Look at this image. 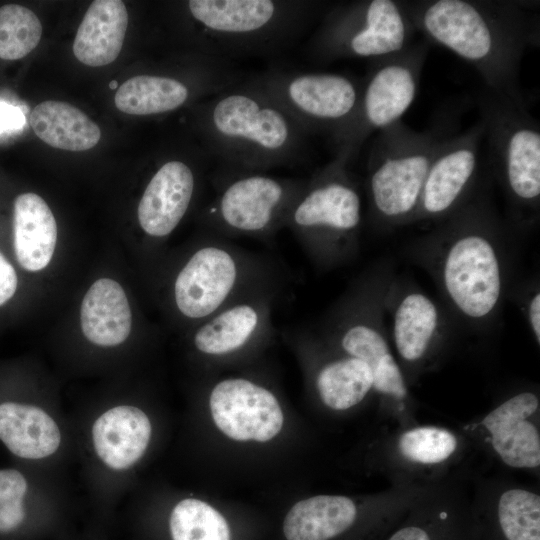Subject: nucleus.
Masks as SVG:
<instances>
[{"label":"nucleus","mask_w":540,"mask_h":540,"mask_svg":"<svg viewBox=\"0 0 540 540\" xmlns=\"http://www.w3.org/2000/svg\"><path fill=\"white\" fill-rule=\"evenodd\" d=\"M380 540H472L470 518L452 509H417Z\"/></svg>","instance_id":"c85d7f7f"},{"label":"nucleus","mask_w":540,"mask_h":540,"mask_svg":"<svg viewBox=\"0 0 540 540\" xmlns=\"http://www.w3.org/2000/svg\"><path fill=\"white\" fill-rule=\"evenodd\" d=\"M348 165L334 157L307 178L285 223L311 262L324 271L351 262L360 248L362 198Z\"/></svg>","instance_id":"423d86ee"},{"label":"nucleus","mask_w":540,"mask_h":540,"mask_svg":"<svg viewBox=\"0 0 540 540\" xmlns=\"http://www.w3.org/2000/svg\"><path fill=\"white\" fill-rule=\"evenodd\" d=\"M415 29L402 1L362 0L333 5L305 43L316 62L386 57L411 44Z\"/></svg>","instance_id":"9b49d317"},{"label":"nucleus","mask_w":540,"mask_h":540,"mask_svg":"<svg viewBox=\"0 0 540 540\" xmlns=\"http://www.w3.org/2000/svg\"><path fill=\"white\" fill-rule=\"evenodd\" d=\"M24 475L15 469H0V534H11L23 524L27 492Z\"/></svg>","instance_id":"473e14b6"},{"label":"nucleus","mask_w":540,"mask_h":540,"mask_svg":"<svg viewBox=\"0 0 540 540\" xmlns=\"http://www.w3.org/2000/svg\"><path fill=\"white\" fill-rule=\"evenodd\" d=\"M116 86H117V81H111L110 88L114 89V88H116Z\"/></svg>","instance_id":"e433bc0d"},{"label":"nucleus","mask_w":540,"mask_h":540,"mask_svg":"<svg viewBox=\"0 0 540 540\" xmlns=\"http://www.w3.org/2000/svg\"><path fill=\"white\" fill-rule=\"evenodd\" d=\"M185 6L198 55L232 63L288 51L326 7L308 0H189Z\"/></svg>","instance_id":"20e7f679"},{"label":"nucleus","mask_w":540,"mask_h":540,"mask_svg":"<svg viewBox=\"0 0 540 540\" xmlns=\"http://www.w3.org/2000/svg\"><path fill=\"white\" fill-rule=\"evenodd\" d=\"M17 285L18 278L15 269L0 253V306L14 296Z\"/></svg>","instance_id":"f704fd0d"},{"label":"nucleus","mask_w":540,"mask_h":540,"mask_svg":"<svg viewBox=\"0 0 540 540\" xmlns=\"http://www.w3.org/2000/svg\"><path fill=\"white\" fill-rule=\"evenodd\" d=\"M313 373V385L321 402L328 408L344 411L360 404L372 391L373 376L361 360L351 357L330 344V354L322 351ZM323 338V337H322Z\"/></svg>","instance_id":"412c9836"},{"label":"nucleus","mask_w":540,"mask_h":540,"mask_svg":"<svg viewBox=\"0 0 540 540\" xmlns=\"http://www.w3.org/2000/svg\"><path fill=\"white\" fill-rule=\"evenodd\" d=\"M80 322L84 336L96 345L124 342L131 332L132 314L121 285L109 278L95 281L83 298Z\"/></svg>","instance_id":"b1692460"},{"label":"nucleus","mask_w":540,"mask_h":540,"mask_svg":"<svg viewBox=\"0 0 540 540\" xmlns=\"http://www.w3.org/2000/svg\"><path fill=\"white\" fill-rule=\"evenodd\" d=\"M170 531L173 540H230L225 518L208 503L194 498L174 507Z\"/></svg>","instance_id":"c756f323"},{"label":"nucleus","mask_w":540,"mask_h":540,"mask_svg":"<svg viewBox=\"0 0 540 540\" xmlns=\"http://www.w3.org/2000/svg\"><path fill=\"white\" fill-rule=\"evenodd\" d=\"M277 293L278 287L257 291L194 325L192 342L197 352L211 358H226L272 336Z\"/></svg>","instance_id":"dca6fc26"},{"label":"nucleus","mask_w":540,"mask_h":540,"mask_svg":"<svg viewBox=\"0 0 540 540\" xmlns=\"http://www.w3.org/2000/svg\"><path fill=\"white\" fill-rule=\"evenodd\" d=\"M455 127L449 114H440L422 131L399 121L377 133L365 180L375 225L393 228L412 223L428 171Z\"/></svg>","instance_id":"39448f33"},{"label":"nucleus","mask_w":540,"mask_h":540,"mask_svg":"<svg viewBox=\"0 0 540 540\" xmlns=\"http://www.w3.org/2000/svg\"><path fill=\"white\" fill-rule=\"evenodd\" d=\"M428 52L424 42L372 60L361 79V93L351 120L330 141L334 157L350 163L368 138L395 123L414 102Z\"/></svg>","instance_id":"f8f14e48"},{"label":"nucleus","mask_w":540,"mask_h":540,"mask_svg":"<svg viewBox=\"0 0 540 540\" xmlns=\"http://www.w3.org/2000/svg\"><path fill=\"white\" fill-rule=\"evenodd\" d=\"M209 407L218 429L237 441L267 442L280 432L284 422L276 396L243 377L217 382L209 394Z\"/></svg>","instance_id":"f3484780"},{"label":"nucleus","mask_w":540,"mask_h":540,"mask_svg":"<svg viewBox=\"0 0 540 540\" xmlns=\"http://www.w3.org/2000/svg\"><path fill=\"white\" fill-rule=\"evenodd\" d=\"M382 305L392 349L405 375L416 374L443 345L449 322L441 306L406 279L388 274Z\"/></svg>","instance_id":"4468645a"},{"label":"nucleus","mask_w":540,"mask_h":540,"mask_svg":"<svg viewBox=\"0 0 540 540\" xmlns=\"http://www.w3.org/2000/svg\"><path fill=\"white\" fill-rule=\"evenodd\" d=\"M127 26L128 12L123 1H93L74 39L75 57L91 67L110 64L122 49Z\"/></svg>","instance_id":"4be33fe9"},{"label":"nucleus","mask_w":540,"mask_h":540,"mask_svg":"<svg viewBox=\"0 0 540 540\" xmlns=\"http://www.w3.org/2000/svg\"><path fill=\"white\" fill-rule=\"evenodd\" d=\"M472 540H540V496L523 488L504 491L483 518L470 519Z\"/></svg>","instance_id":"393cba45"},{"label":"nucleus","mask_w":540,"mask_h":540,"mask_svg":"<svg viewBox=\"0 0 540 540\" xmlns=\"http://www.w3.org/2000/svg\"><path fill=\"white\" fill-rule=\"evenodd\" d=\"M196 109L199 132L221 168L266 172L307 154L310 135L249 77Z\"/></svg>","instance_id":"7ed1b4c3"},{"label":"nucleus","mask_w":540,"mask_h":540,"mask_svg":"<svg viewBox=\"0 0 540 540\" xmlns=\"http://www.w3.org/2000/svg\"><path fill=\"white\" fill-rule=\"evenodd\" d=\"M397 446L400 455L409 462L435 465L447 461L456 452L458 439L448 429L419 426L403 432Z\"/></svg>","instance_id":"2f4dec72"},{"label":"nucleus","mask_w":540,"mask_h":540,"mask_svg":"<svg viewBox=\"0 0 540 540\" xmlns=\"http://www.w3.org/2000/svg\"><path fill=\"white\" fill-rule=\"evenodd\" d=\"M23 114L17 107L0 103V133L19 128L23 124Z\"/></svg>","instance_id":"c9c22d12"},{"label":"nucleus","mask_w":540,"mask_h":540,"mask_svg":"<svg viewBox=\"0 0 540 540\" xmlns=\"http://www.w3.org/2000/svg\"><path fill=\"white\" fill-rule=\"evenodd\" d=\"M491 166L518 217L534 222L540 206V127L519 102L486 90L479 98Z\"/></svg>","instance_id":"9d476101"},{"label":"nucleus","mask_w":540,"mask_h":540,"mask_svg":"<svg viewBox=\"0 0 540 540\" xmlns=\"http://www.w3.org/2000/svg\"><path fill=\"white\" fill-rule=\"evenodd\" d=\"M0 440L14 455L42 459L56 452L60 430L42 409L16 402L0 404Z\"/></svg>","instance_id":"bb28decb"},{"label":"nucleus","mask_w":540,"mask_h":540,"mask_svg":"<svg viewBox=\"0 0 540 540\" xmlns=\"http://www.w3.org/2000/svg\"><path fill=\"white\" fill-rule=\"evenodd\" d=\"M415 31L473 66L487 90L526 102L520 88L525 50L538 42L539 28L519 1H402Z\"/></svg>","instance_id":"f257e3e1"},{"label":"nucleus","mask_w":540,"mask_h":540,"mask_svg":"<svg viewBox=\"0 0 540 540\" xmlns=\"http://www.w3.org/2000/svg\"><path fill=\"white\" fill-rule=\"evenodd\" d=\"M521 310L526 319L527 325L536 341L540 344V290L539 283L533 281L528 284L520 297Z\"/></svg>","instance_id":"72a5a7b5"},{"label":"nucleus","mask_w":540,"mask_h":540,"mask_svg":"<svg viewBox=\"0 0 540 540\" xmlns=\"http://www.w3.org/2000/svg\"><path fill=\"white\" fill-rule=\"evenodd\" d=\"M278 277L270 260L208 233L177 270L172 302L181 317L196 325L240 298L278 287Z\"/></svg>","instance_id":"0eeeda50"},{"label":"nucleus","mask_w":540,"mask_h":540,"mask_svg":"<svg viewBox=\"0 0 540 540\" xmlns=\"http://www.w3.org/2000/svg\"><path fill=\"white\" fill-rule=\"evenodd\" d=\"M14 251L20 266L30 272L50 263L57 242V224L47 203L37 194L24 193L14 201Z\"/></svg>","instance_id":"5701e85b"},{"label":"nucleus","mask_w":540,"mask_h":540,"mask_svg":"<svg viewBox=\"0 0 540 540\" xmlns=\"http://www.w3.org/2000/svg\"><path fill=\"white\" fill-rule=\"evenodd\" d=\"M200 172L181 159L164 161L149 179L138 203L137 218L143 232L154 239L169 236L192 206Z\"/></svg>","instance_id":"a211bd4d"},{"label":"nucleus","mask_w":540,"mask_h":540,"mask_svg":"<svg viewBox=\"0 0 540 540\" xmlns=\"http://www.w3.org/2000/svg\"><path fill=\"white\" fill-rule=\"evenodd\" d=\"M484 140L481 119L447 139L428 171L412 223L443 220L471 199Z\"/></svg>","instance_id":"2eb2a0df"},{"label":"nucleus","mask_w":540,"mask_h":540,"mask_svg":"<svg viewBox=\"0 0 540 540\" xmlns=\"http://www.w3.org/2000/svg\"><path fill=\"white\" fill-rule=\"evenodd\" d=\"M358 512L355 502L346 496H313L293 505L283 532L287 540H333L355 525Z\"/></svg>","instance_id":"a878e982"},{"label":"nucleus","mask_w":540,"mask_h":540,"mask_svg":"<svg viewBox=\"0 0 540 540\" xmlns=\"http://www.w3.org/2000/svg\"><path fill=\"white\" fill-rule=\"evenodd\" d=\"M388 274L381 269L358 278L317 327L326 341L369 367L376 393L402 402L409 397L406 377L392 349L382 305Z\"/></svg>","instance_id":"6e6552de"},{"label":"nucleus","mask_w":540,"mask_h":540,"mask_svg":"<svg viewBox=\"0 0 540 540\" xmlns=\"http://www.w3.org/2000/svg\"><path fill=\"white\" fill-rule=\"evenodd\" d=\"M249 78L309 135L329 139L351 120L361 93V80L340 73L275 68Z\"/></svg>","instance_id":"ddd939ff"},{"label":"nucleus","mask_w":540,"mask_h":540,"mask_svg":"<svg viewBox=\"0 0 540 540\" xmlns=\"http://www.w3.org/2000/svg\"><path fill=\"white\" fill-rule=\"evenodd\" d=\"M539 397L533 391L518 392L492 409L482 420L494 452L516 469L540 465V433L535 423Z\"/></svg>","instance_id":"6ab92c4d"},{"label":"nucleus","mask_w":540,"mask_h":540,"mask_svg":"<svg viewBox=\"0 0 540 540\" xmlns=\"http://www.w3.org/2000/svg\"><path fill=\"white\" fill-rule=\"evenodd\" d=\"M36 14L18 4L0 7V58L18 60L35 49L42 36Z\"/></svg>","instance_id":"7c9ffc66"},{"label":"nucleus","mask_w":540,"mask_h":540,"mask_svg":"<svg viewBox=\"0 0 540 540\" xmlns=\"http://www.w3.org/2000/svg\"><path fill=\"white\" fill-rule=\"evenodd\" d=\"M215 193L201 212L208 233L230 238L272 241L285 228L288 214L307 178L277 177L261 171L219 167Z\"/></svg>","instance_id":"1a4fd4ad"},{"label":"nucleus","mask_w":540,"mask_h":540,"mask_svg":"<svg viewBox=\"0 0 540 540\" xmlns=\"http://www.w3.org/2000/svg\"><path fill=\"white\" fill-rule=\"evenodd\" d=\"M29 123L38 138L53 148L85 151L101 138L98 125L69 103L47 100L30 113Z\"/></svg>","instance_id":"cd10ccee"},{"label":"nucleus","mask_w":540,"mask_h":540,"mask_svg":"<svg viewBox=\"0 0 540 540\" xmlns=\"http://www.w3.org/2000/svg\"><path fill=\"white\" fill-rule=\"evenodd\" d=\"M415 250L451 313L466 325L495 321L505 295L507 263L499 223L483 200L470 199Z\"/></svg>","instance_id":"f03ea898"},{"label":"nucleus","mask_w":540,"mask_h":540,"mask_svg":"<svg viewBox=\"0 0 540 540\" xmlns=\"http://www.w3.org/2000/svg\"><path fill=\"white\" fill-rule=\"evenodd\" d=\"M147 415L134 406H117L94 422L92 438L98 457L110 468L124 470L144 454L151 437Z\"/></svg>","instance_id":"aec40b11"}]
</instances>
